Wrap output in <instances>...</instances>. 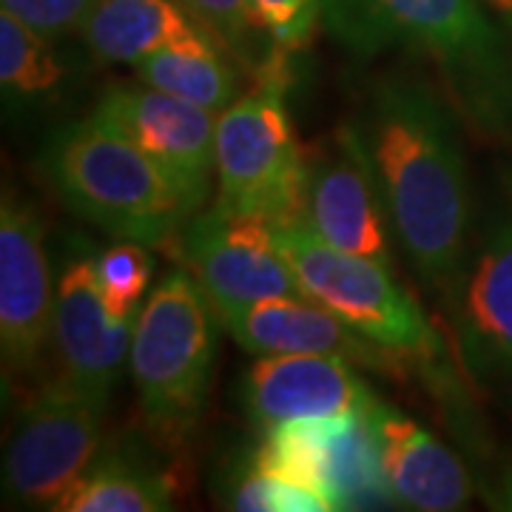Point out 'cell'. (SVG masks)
I'll return each mask as SVG.
<instances>
[{
	"label": "cell",
	"mask_w": 512,
	"mask_h": 512,
	"mask_svg": "<svg viewBox=\"0 0 512 512\" xmlns=\"http://www.w3.org/2000/svg\"><path fill=\"white\" fill-rule=\"evenodd\" d=\"M384 211L421 279L450 305L461 296L473 194L456 111L424 83L387 77L359 128Z\"/></svg>",
	"instance_id": "6da1fadb"
},
{
	"label": "cell",
	"mask_w": 512,
	"mask_h": 512,
	"mask_svg": "<svg viewBox=\"0 0 512 512\" xmlns=\"http://www.w3.org/2000/svg\"><path fill=\"white\" fill-rule=\"evenodd\" d=\"M322 23L356 55L424 57L467 126L512 143V35L484 0H322Z\"/></svg>",
	"instance_id": "7a4b0ae2"
},
{
	"label": "cell",
	"mask_w": 512,
	"mask_h": 512,
	"mask_svg": "<svg viewBox=\"0 0 512 512\" xmlns=\"http://www.w3.org/2000/svg\"><path fill=\"white\" fill-rule=\"evenodd\" d=\"M40 168L74 214L117 239L157 245L191 217L163 168L97 111L55 131Z\"/></svg>",
	"instance_id": "3957f363"
},
{
	"label": "cell",
	"mask_w": 512,
	"mask_h": 512,
	"mask_svg": "<svg viewBox=\"0 0 512 512\" xmlns=\"http://www.w3.org/2000/svg\"><path fill=\"white\" fill-rule=\"evenodd\" d=\"M217 322L211 299L185 271L165 276L137 316L128 370L140 413L160 439L180 441L200 424L214 376Z\"/></svg>",
	"instance_id": "277c9868"
},
{
	"label": "cell",
	"mask_w": 512,
	"mask_h": 512,
	"mask_svg": "<svg viewBox=\"0 0 512 512\" xmlns=\"http://www.w3.org/2000/svg\"><path fill=\"white\" fill-rule=\"evenodd\" d=\"M271 225L308 299L396 356L427 359L439 353L441 342L430 319L393 279L390 265L330 245L302 217Z\"/></svg>",
	"instance_id": "5b68a950"
},
{
	"label": "cell",
	"mask_w": 512,
	"mask_h": 512,
	"mask_svg": "<svg viewBox=\"0 0 512 512\" xmlns=\"http://www.w3.org/2000/svg\"><path fill=\"white\" fill-rule=\"evenodd\" d=\"M217 208L239 217L291 220L302 214L308 157L274 72L217 117Z\"/></svg>",
	"instance_id": "8992f818"
},
{
	"label": "cell",
	"mask_w": 512,
	"mask_h": 512,
	"mask_svg": "<svg viewBox=\"0 0 512 512\" xmlns=\"http://www.w3.org/2000/svg\"><path fill=\"white\" fill-rule=\"evenodd\" d=\"M106 404L66 376L46 384L20 413L3 458V490L20 507H49L97 461Z\"/></svg>",
	"instance_id": "52a82bcc"
},
{
	"label": "cell",
	"mask_w": 512,
	"mask_h": 512,
	"mask_svg": "<svg viewBox=\"0 0 512 512\" xmlns=\"http://www.w3.org/2000/svg\"><path fill=\"white\" fill-rule=\"evenodd\" d=\"M180 256L214 311L276 296L308 299L276 245L271 220L239 217L214 205L180 228Z\"/></svg>",
	"instance_id": "ba28073f"
},
{
	"label": "cell",
	"mask_w": 512,
	"mask_h": 512,
	"mask_svg": "<svg viewBox=\"0 0 512 512\" xmlns=\"http://www.w3.org/2000/svg\"><path fill=\"white\" fill-rule=\"evenodd\" d=\"M97 114L120 128L180 188L191 214H197L217 180V117L183 97L146 83H111L97 103Z\"/></svg>",
	"instance_id": "9c48e42d"
},
{
	"label": "cell",
	"mask_w": 512,
	"mask_h": 512,
	"mask_svg": "<svg viewBox=\"0 0 512 512\" xmlns=\"http://www.w3.org/2000/svg\"><path fill=\"white\" fill-rule=\"evenodd\" d=\"M46 225L12 188L0 205V353L9 379L37 365L55 328Z\"/></svg>",
	"instance_id": "30bf717a"
},
{
	"label": "cell",
	"mask_w": 512,
	"mask_h": 512,
	"mask_svg": "<svg viewBox=\"0 0 512 512\" xmlns=\"http://www.w3.org/2000/svg\"><path fill=\"white\" fill-rule=\"evenodd\" d=\"M299 217L330 245L390 265V220L356 126L339 128L308 160Z\"/></svg>",
	"instance_id": "8fae6325"
},
{
	"label": "cell",
	"mask_w": 512,
	"mask_h": 512,
	"mask_svg": "<svg viewBox=\"0 0 512 512\" xmlns=\"http://www.w3.org/2000/svg\"><path fill=\"white\" fill-rule=\"evenodd\" d=\"M137 319H114L100 296L94 256L83 254L66 262L55 299V348L60 367L69 382L109 404L114 382L123 373V362L131 353Z\"/></svg>",
	"instance_id": "7c38bea8"
},
{
	"label": "cell",
	"mask_w": 512,
	"mask_h": 512,
	"mask_svg": "<svg viewBox=\"0 0 512 512\" xmlns=\"http://www.w3.org/2000/svg\"><path fill=\"white\" fill-rule=\"evenodd\" d=\"M342 356H259L245 379V410L259 430L367 413L379 402Z\"/></svg>",
	"instance_id": "4fadbf2b"
},
{
	"label": "cell",
	"mask_w": 512,
	"mask_h": 512,
	"mask_svg": "<svg viewBox=\"0 0 512 512\" xmlns=\"http://www.w3.org/2000/svg\"><path fill=\"white\" fill-rule=\"evenodd\" d=\"M222 328L234 336L239 348L254 356H342L367 367H387L396 353L365 339L345 325L336 313L313 299H259L217 311Z\"/></svg>",
	"instance_id": "5bb4252c"
},
{
	"label": "cell",
	"mask_w": 512,
	"mask_h": 512,
	"mask_svg": "<svg viewBox=\"0 0 512 512\" xmlns=\"http://www.w3.org/2000/svg\"><path fill=\"white\" fill-rule=\"evenodd\" d=\"M367 416L379 439L387 487L399 507L453 512L470 504L473 478L450 447H444L419 421L382 402L373 404Z\"/></svg>",
	"instance_id": "9a60e30c"
},
{
	"label": "cell",
	"mask_w": 512,
	"mask_h": 512,
	"mask_svg": "<svg viewBox=\"0 0 512 512\" xmlns=\"http://www.w3.org/2000/svg\"><path fill=\"white\" fill-rule=\"evenodd\" d=\"M461 305L470 342L512 373V174L467 262Z\"/></svg>",
	"instance_id": "2e32d148"
},
{
	"label": "cell",
	"mask_w": 512,
	"mask_h": 512,
	"mask_svg": "<svg viewBox=\"0 0 512 512\" xmlns=\"http://www.w3.org/2000/svg\"><path fill=\"white\" fill-rule=\"evenodd\" d=\"M80 35L94 57L131 66L177 46H222L220 37L183 0H97Z\"/></svg>",
	"instance_id": "e0dca14e"
},
{
	"label": "cell",
	"mask_w": 512,
	"mask_h": 512,
	"mask_svg": "<svg viewBox=\"0 0 512 512\" xmlns=\"http://www.w3.org/2000/svg\"><path fill=\"white\" fill-rule=\"evenodd\" d=\"M316 456L330 510H373L390 507V501L396 504L367 413L316 419Z\"/></svg>",
	"instance_id": "ac0fdd59"
},
{
	"label": "cell",
	"mask_w": 512,
	"mask_h": 512,
	"mask_svg": "<svg viewBox=\"0 0 512 512\" xmlns=\"http://www.w3.org/2000/svg\"><path fill=\"white\" fill-rule=\"evenodd\" d=\"M177 507V478L146 458H97L55 504L60 512H165Z\"/></svg>",
	"instance_id": "d6986e66"
},
{
	"label": "cell",
	"mask_w": 512,
	"mask_h": 512,
	"mask_svg": "<svg viewBox=\"0 0 512 512\" xmlns=\"http://www.w3.org/2000/svg\"><path fill=\"white\" fill-rule=\"evenodd\" d=\"M220 43H191L165 49L134 63V74L151 89L183 97L202 109L220 114L239 97L237 72Z\"/></svg>",
	"instance_id": "ffe728a7"
},
{
	"label": "cell",
	"mask_w": 512,
	"mask_h": 512,
	"mask_svg": "<svg viewBox=\"0 0 512 512\" xmlns=\"http://www.w3.org/2000/svg\"><path fill=\"white\" fill-rule=\"evenodd\" d=\"M49 43L12 12H0V86L6 100L29 103L60 86L66 69Z\"/></svg>",
	"instance_id": "44dd1931"
},
{
	"label": "cell",
	"mask_w": 512,
	"mask_h": 512,
	"mask_svg": "<svg viewBox=\"0 0 512 512\" xmlns=\"http://www.w3.org/2000/svg\"><path fill=\"white\" fill-rule=\"evenodd\" d=\"M183 3L220 37L228 55L242 60L254 72H274L282 49L262 26L251 0H183Z\"/></svg>",
	"instance_id": "7402d4cb"
},
{
	"label": "cell",
	"mask_w": 512,
	"mask_h": 512,
	"mask_svg": "<svg viewBox=\"0 0 512 512\" xmlns=\"http://www.w3.org/2000/svg\"><path fill=\"white\" fill-rule=\"evenodd\" d=\"M151 254L143 242L123 239L94 256V274L103 305L114 319H137L151 285Z\"/></svg>",
	"instance_id": "603a6c76"
},
{
	"label": "cell",
	"mask_w": 512,
	"mask_h": 512,
	"mask_svg": "<svg viewBox=\"0 0 512 512\" xmlns=\"http://www.w3.org/2000/svg\"><path fill=\"white\" fill-rule=\"evenodd\" d=\"M231 510L242 512H328L330 504L311 487L268 476L248 464L231 493Z\"/></svg>",
	"instance_id": "cb8c5ba5"
},
{
	"label": "cell",
	"mask_w": 512,
	"mask_h": 512,
	"mask_svg": "<svg viewBox=\"0 0 512 512\" xmlns=\"http://www.w3.org/2000/svg\"><path fill=\"white\" fill-rule=\"evenodd\" d=\"M262 26L282 52L305 49L322 23V0H251Z\"/></svg>",
	"instance_id": "d4e9b609"
},
{
	"label": "cell",
	"mask_w": 512,
	"mask_h": 512,
	"mask_svg": "<svg viewBox=\"0 0 512 512\" xmlns=\"http://www.w3.org/2000/svg\"><path fill=\"white\" fill-rule=\"evenodd\" d=\"M0 3L20 23L35 29L37 35L57 40L69 32H80L83 20L89 18L97 0H0Z\"/></svg>",
	"instance_id": "484cf974"
},
{
	"label": "cell",
	"mask_w": 512,
	"mask_h": 512,
	"mask_svg": "<svg viewBox=\"0 0 512 512\" xmlns=\"http://www.w3.org/2000/svg\"><path fill=\"white\" fill-rule=\"evenodd\" d=\"M484 6L493 12L495 18L501 20L512 35V0H484Z\"/></svg>",
	"instance_id": "4316f807"
},
{
	"label": "cell",
	"mask_w": 512,
	"mask_h": 512,
	"mask_svg": "<svg viewBox=\"0 0 512 512\" xmlns=\"http://www.w3.org/2000/svg\"><path fill=\"white\" fill-rule=\"evenodd\" d=\"M501 501H504L501 507H507V510H512V473H510V478L504 481V493H501Z\"/></svg>",
	"instance_id": "83f0119b"
}]
</instances>
